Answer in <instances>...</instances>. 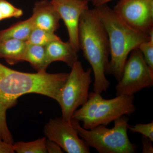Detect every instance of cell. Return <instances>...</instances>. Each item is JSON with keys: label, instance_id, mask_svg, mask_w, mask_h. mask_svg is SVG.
Here are the masks:
<instances>
[{"label": "cell", "instance_id": "1", "mask_svg": "<svg viewBox=\"0 0 153 153\" xmlns=\"http://www.w3.org/2000/svg\"><path fill=\"white\" fill-rule=\"evenodd\" d=\"M69 73H36L16 71L0 63V140L13 144L7 124L8 110L15 106L20 97L28 94H41L57 101Z\"/></svg>", "mask_w": 153, "mask_h": 153}, {"label": "cell", "instance_id": "2", "mask_svg": "<svg viewBox=\"0 0 153 153\" xmlns=\"http://www.w3.org/2000/svg\"><path fill=\"white\" fill-rule=\"evenodd\" d=\"M78 41L79 49L93 72L94 91L101 94L110 85L105 76L109 61V44L106 31L94 9H88L81 15Z\"/></svg>", "mask_w": 153, "mask_h": 153}, {"label": "cell", "instance_id": "3", "mask_svg": "<svg viewBox=\"0 0 153 153\" xmlns=\"http://www.w3.org/2000/svg\"><path fill=\"white\" fill-rule=\"evenodd\" d=\"M93 9L106 31L109 41L111 59L106 74H111L119 81L129 54L149 40V36L131 27L107 4Z\"/></svg>", "mask_w": 153, "mask_h": 153}, {"label": "cell", "instance_id": "4", "mask_svg": "<svg viewBox=\"0 0 153 153\" xmlns=\"http://www.w3.org/2000/svg\"><path fill=\"white\" fill-rule=\"evenodd\" d=\"M134 96H116L111 99L103 98L100 94L91 92L87 101L76 109L72 119L82 123V127L91 129L97 126H107L123 115L135 111Z\"/></svg>", "mask_w": 153, "mask_h": 153}, {"label": "cell", "instance_id": "5", "mask_svg": "<svg viewBox=\"0 0 153 153\" xmlns=\"http://www.w3.org/2000/svg\"><path fill=\"white\" fill-rule=\"evenodd\" d=\"M128 121L127 116L123 115L114 121L112 128L101 125L88 130L83 128L76 120L71 119V122L80 137L99 153H135L138 146L129 139Z\"/></svg>", "mask_w": 153, "mask_h": 153}, {"label": "cell", "instance_id": "6", "mask_svg": "<svg viewBox=\"0 0 153 153\" xmlns=\"http://www.w3.org/2000/svg\"><path fill=\"white\" fill-rule=\"evenodd\" d=\"M71 68L57 100L61 107V117L68 122H71L77 108L87 101L92 82L91 68L85 70L81 62L77 61Z\"/></svg>", "mask_w": 153, "mask_h": 153}, {"label": "cell", "instance_id": "7", "mask_svg": "<svg viewBox=\"0 0 153 153\" xmlns=\"http://www.w3.org/2000/svg\"><path fill=\"white\" fill-rule=\"evenodd\" d=\"M153 69L146 63L139 48L130 53L116 86V96L134 95L145 88L152 87Z\"/></svg>", "mask_w": 153, "mask_h": 153}, {"label": "cell", "instance_id": "8", "mask_svg": "<svg viewBox=\"0 0 153 153\" xmlns=\"http://www.w3.org/2000/svg\"><path fill=\"white\" fill-rule=\"evenodd\" d=\"M113 10L138 32L149 36L153 30V0H120Z\"/></svg>", "mask_w": 153, "mask_h": 153}, {"label": "cell", "instance_id": "9", "mask_svg": "<svg viewBox=\"0 0 153 153\" xmlns=\"http://www.w3.org/2000/svg\"><path fill=\"white\" fill-rule=\"evenodd\" d=\"M44 132L47 138L55 142L66 152L90 153L89 146L80 138L71 122L62 117L49 120L44 126Z\"/></svg>", "mask_w": 153, "mask_h": 153}, {"label": "cell", "instance_id": "10", "mask_svg": "<svg viewBox=\"0 0 153 153\" xmlns=\"http://www.w3.org/2000/svg\"><path fill=\"white\" fill-rule=\"evenodd\" d=\"M51 1L66 26L68 41L78 52L80 49L78 41L79 20L82 13L89 9L88 1L85 0H53Z\"/></svg>", "mask_w": 153, "mask_h": 153}, {"label": "cell", "instance_id": "11", "mask_svg": "<svg viewBox=\"0 0 153 153\" xmlns=\"http://www.w3.org/2000/svg\"><path fill=\"white\" fill-rule=\"evenodd\" d=\"M31 18L34 28L54 33L60 27V15L51 1L47 0L36 2Z\"/></svg>", "mask_w": 153, "mask_h": 153}, {"label": "cell", "instance_id": "12", "mask_svg": "<svg viewBox=\"0 0 153 153\" xmlns=\"http://www.w3.org/2000/svg\"><path fill=\"white\" fill-rule=\"evenodd\" d=\"M48 65L55 61H62L70 67L78 61L77 52L69 41L63 42L61 39L55 40L45 46Z\"/></svg>", "mask_w": 153, "mask_h": 153}, {"label": "cell", "instance_id": "13", "mask_svg": "<svg viewBox=\"0 0 153 153\" xmlns=\"http://www.w3.org/2000/svg\"><path fill=\"white\" fill-rule=\"evenodd\" d=\"M27 45L26 41L18 39L0 41V59L4 58L10 64L21 62Z\"/></svg>", "mask_w": 153, "mask_h": 153}, {"label": "cell", "instance_id": "14", "mask_svg": "<svg viewBox=\"0 0 153 153\" xmlns=\"http://www.w3.org/2000/svg\"><path fill=\"white\" fill-rule=\"evenodd\" d=\"M24 61L29 62L38 72L46 71L49 65L45 46L27 44L22 58V61Z\"/></svg>", "mask_w": 153, "mask_h": 153}, {"label": "cell", "instance_id": "15", "mask_svg": "<svg viewBox=\"0 0 153 153\" xmlns=\"http://www.w3.org/2000/svg\"><path fill=\"white\" fill-rule=\"evenodd\" d=\"M34 28L31 17L18 22L7 29L0 31V41L9 39L27 41Z\"/></svg>", "mask_w": 153, "mask_h": 153}, {"label": "cell", "instance_id": "16", "mask_svg": "<svg viewBox=\"0 0 153 153\" xmlns=\"http://www.w3.org/2000/svg\"><path fill=\"white\" fill-rule=\"evenodd\" d=\"M46 137L38 139L33 141L25 142L19 141L14 143L15 152L17 153H47Z\"/></svg>", "mask_w": 153, "mask_h": 153}, {"label": "cell", "instance_id": "17", "mask_svg": "<svg viewBox=\"0 0 153 153\" xmlns=\"http://www.w3.org/2000/svg\"><path fill=\"white\" fill-rule=\"evenodd\" d=\"M60 39L54 33L34 28L26 42L27 44L45 46L52 41Z\"/></svg>", "mask_w": 153, "mask_h": 153}, {"label": "cell", "instance_id": "18", "mask_svg": "<svg viewBox=\"0 0 153 153\" xmlns=\"http://www.w3.org/2000/svg\"><path fill=\"white\" fill-rule=\"evenodd\" d=\"M149 39L140 44L139 49L142 53L145 61L153 69V30L149 33Z\"/></svg>", "mask_w": 153, "mask_h": 153}, {"label": "cell", "instance_id": "19", "mask_svg": "<svg viewBox=\"0 0 153 153\" xmlns=\"http://www.w3.org/2000/svg\"><path fill=\"white\" fill-rule=\"evenodd\" d=\"M0 10L4 19L13 17L19 18L23 15L22 10L14 7L6 0H0Z\"/></svg>", "mask_w": 153, "mask_h": 153}, {"label": "cell", "instance_id": "20", "mask_svg": "<svg viewBox=\"0 0 153 153\" xmlns=\"http://www.w3.org/2000/svg\"><path fill=\"white\" fill-rule=\"evenodd\" d=\"M128 129L132 133H139L153 142V121L147 124L137 123L129 126Z\"/></svg>", "mask_w": 153, "mask_h": 153}, {"label": "cell", "instance_id": "21", "mask_svg": "<svg viewBox=\"0 0 153 153\" xmlns=\"http://www.w3.org/2000/svg\"><path fill=\"white\" fill-rule=\"evenodd\" d=\"M46 147L47 152L49 153H63L62 149L60 146L53 141L47 139L46 141Z\"/></svg>", "mask_w": 153, "mask_h": 153}, {"label": "cell", "instance_id": "22", "mask_svg": "<svg viewBox=\"0 0 153 153\" xmlns=\"http://www.w3.org/2000/svg\"><path fill=\"white\" fill-rule=\"evenodd\" d=\"M142 142L143 145L142 153H153V147L152 140L148 138L142 136Z\"/></svg>", "mask_w": 153, "mask_h": 153}, {"label": "cell", "instance_id": "23", "mask_svg": "<svg viewBox=\"0 0 153 153\" xmlns=\"http://www.w3.org/2000/svg\"><path fill=\"white\" fill-rule=\"evenodd\" d=\"M13 145L0 140V153H14Z\"/></svg>", "mask_w": 153, "mask_h": 153}, {"label": "cell", "instance_id": "24", "mask_svg": "<svg viewBox=\"0 0 153 153\" xmlns=\"http://www.w3.org/2000/svg\"><path fill=\"white\" fill-rule=\"evenodd\" d=\"M113 0H91L90 1L92 2L94 7L101 5L107 4L108 3Z\"/></svg>", "mask_w": 153, "mask_h": 153}, {"label": "cell", "instance_id": "25", "mask_svg": "<svg viewBox=\"0 0 153 153\" xmlns=\"http://www.w3.org/2000/svg\"><path fill=\"white\" fill-rule=\"evenodd\" d=\"M3 19H3L2 14L1 12V10H0V21H1Z\"/></svg>", "mask_w": 153, "mask_h": 153}, {"label": "cell", "instance_id": "26", "mask_svg": "<svg viewBox=\"0 0 153 153\" xmlns=\"http://www.w3.org/2000/svg\"><path fill=\"white\" fill-rule=\"evenodd\" d=\"M85 1H90L91 0H85Z\"/></svg>", "mask_w": 153, "mask_h": 153}, {"label": "cell", "instance_id": "27", "mask_svg": "<svg viewBox=\"0 0 153 153\" xmlns=\"http://www.w3.org/2000/svg\"><path fill=\"white\" fill-rule=\"evenodd\" d=\"M51 1H53V0H51Z\"/></svg>", "mask_w": 153, "mask_h": 153}]
</instances>
